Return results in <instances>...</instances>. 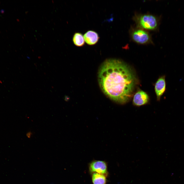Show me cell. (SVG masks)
<instances>
[{"mask_svg":"<svg viewBox=\"0 0 184 184\" xmlns=\"http://www.w3.org/2000/svg\"><path fill=\"white\" fill-rule=\"evenodd\" d=\"M98 79L102 91L114 102L124 104L132 97L136 77L131 68L121 60H105L99 68Z\"/></svg>","mask_w":184,"mask_h":184,"instance_id":"6da1fadb","label":"cell"},{"mask_svg":"<svg viewBox=\"0 0 184 184\" xmlns=\"http://www.w3.org/2000/svg\"><path fill=\"white\" fill-rule=\"evenodd\" d=\"M133 18L137 27L146 30H156L159 25V19L150 14L135 13Z\"/></svg>","mask_w":184,"mask_h":184,"instance_id":"7a4b0ae2","label":"cell"},{"mask_svg":"<svg viewBox=\"0 0 184 184\" xmlns=\"http://www.w3.org/2000/svg\"><path fill=\"white\" fill-rule=\"evenodd\" d=\"M129 33L131 39L135 43L142 44L152 43L151 36L146 30L136 26L131 27Z\"/></svg>","mask_w":184,"mask_h":184,"instance_id":"3957f363","label":"cell"},{"mask_svg":"<svg viewBox=\"0 0 184 184\" xmlns=\"http://www.w3.org/2000/svg\"><path fill=\"white\" fill-rule=\"evenodd\" d=\"M89 169L91 174L97 173L106 176L108 175L107 164L104 161L98 160L93 161L89 164Z\"/></svg>","mask_w":184,"mask_h":184,"instance_id":"277c9868","label":"cell"},{"mask_svg":"<svg viewBox=\"0 0 184 184\" xmlns=\"http://www.w3.org/2000/svg\"><path fill=\"white\" fill-rule=\"evenodd\" d=\"M149 100L147 94L142 90H139L134 95L133 104L134 105L140 106L146 104Z\"/></svg>","mask_w":184,"mask_h":184,"instance_id":"5b68a950","label":"cell"},{"mask_svg":"<svg viewBox=\"0 0 184 184\" xmlns=\"http://www.w3.org/2000/svg\"><path fill=\"white\" fill-rule=\"evenodd\" d=\"M155 89L158 101H159L161 96L166 89L165 76H163L159 78L156 82Z\"/></svg>","mask_w":184,"mask_h":184,"instance_id":"8992f818","label":"cell"},{"mask_svg":"<svg viewBox=\"0 0 184 184\" xmlns=\"http://www.w3.org/2000/svg\"><path fill=\"white\" fill-rule=\"evenodd\" d=\"M85 42L90 45H94L98 42L99 37L98 34L96 31L92 30H88L83 36Z\"/></svg>","mask_w":184,"mask_h":184,"instance_id":"52a82bcc","label":"cell"},{"mask_svg":"<svg viewBox=\"0 0 184 184\" xmlns=\"http://www.w3.org/2000/svg\"><path fill=\"white\" fill-rule=\"evenodd\" d=\"M72 41L74 44L78 47H81L84 46L85 41L83 34L80 32H75L74 34Z\"/></svg>","mask_w":184,"mask_h":184,"instance_id":"ba28073f","label":"cell"},{"mask_svg":"<svg viewBox=\"0 0 184 184\" xmlns=\"http://www.w3.org/2000/svg\"><path fill=\"white\" fill-rule=\"evenodd\" d=\"M106 176L97 173L92 174V180L93 184H106Z\"/></svg>","mask_w":184,"mask_h":184,"instance_id":"9c48e42d","label":"cell"},{"mask_svg":"<svg viewBox=\"0 0 184 184\" xmlns=\"http://www.w3.org/2000/svg\"><path fill=\"white\" fill-rule=\"evenodd\" d=\"M32 133L31 132H29L27 134V136L28 138H30L31 136Z\"/></svg>","mask_w":184,"mask_h":184,"instance_id":"30bf717a","label":"cell"}]
</instances>
